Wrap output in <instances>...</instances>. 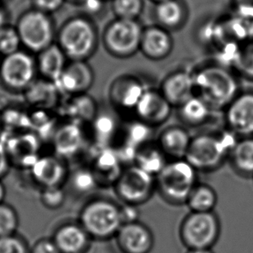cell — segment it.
I'll use <instances>...</instances> for the list:
<instances>
[{
    "mask_svg": "<svg viewBox=\"0 0 253 253\" xmlns=\"http://www.w3.org/2000/svg\"><path fill=\"white\" fill-rule=\"evenodd\" d=\"M173 106L165 99L159 89L147 87L133 113L137 120L156 128L168 121Z\"/></svg>",
    "mask_w": 253,
    "mask_h": 253,
    "instance_id": "cell-16",
    "label": "cell"
},
{
    "mask_svg": "<svg viewBox=\"0 0 253 253\" xmlns=\"http://www.w3.org/2000/svg\"><path fill=\"white\" fill-rule=\"evenodd\" d=\"M0 253H31V247L23 237L14 234L0 239Z\"/></svg>",
    "mask_w": 253,
    "mask_h": 253,
    "instance_id": "cell-38",
    "label": "cell"
},
{
    "mask_svg": "<svg viewBox=\"0 0 253 253\" xmlns=\"http://www.w3.org/2000/svg\"><path fill=\"white\" fill-rule=\"evenodd\" d=\"M147 86L137 76L123 75L111 83L109 99L117 112H132Z\"/></svg>",
    "mask_w": 253,
    "mask_h": 253,
    "instance_id": "cell-14",
    "label": "cell"
},
{
    "mask_svg": "<svg viewBox=\"0 0 253 253\" xmlns=\"http://www.w3.org/2000/svg\"><path fill=\"white\" fill-rule=\"evenodd\" d=\"M213 110L200 96H192L177 107L179 120L186 126H201L209 121Z\"/></svg>",
    "mask_w": 253,
    "mask_h": 253,
    "instance_id": "cell-28",
    "label": "cell"
},
{
    "mask_svg": "<svg viewBox=\"0 0 253 253\" xmlns=\"http://www.w3.org/2000/svg\"><path fill=\"white\" fill-rule=\"evenodd\" d=\"M114 239L121 253H151L154 248V234L140 220L122 225Z\"/></svg>",
    "mask_w": 253,
    "mask_h": 253,
    "instance_id": "cell-17",
    "label": "cell"
},
{
    "mask_svg": "<svg viewBox=\"0 0 253 253\" xmlns=\"http://www.w3.org/2000/svg\"><path fill=\"white\" fill-rule=\"evenodd\" d=\"M186 253H214L212 249H192L187 250Z\"/></svg>",
    "mask_w": 253,
    "mask_h": 253,
    "instance_id": "cell-48",
    "label": "cell"
},
{
    "mask_svg": "<svg viewBox=\"0 0 253 253\" xmlns=\"http://www.w3.org/2000/svg\"><path fill=\"white\" fill-rule=\"evenodd\" d=\"M191 140L186 127L171 126L162 130L156 142L169 160H177L185 159Z\"/></svg>",
    "mask_w": 253,
    "mask_h": 253,
    "instance_id": "cell-24",
    "label": "cell"
},
{
    "mask_svg": "<svg viewBox=\"0 0 253 253\" xmlns=\"http://www.w3.org/2000/svg\"><path fill=\"white\" fill-rule=\"evenodd\" d=\"M84 10L89 14L95 15L99 13L102 9V1L101 0H84L82 2Z\"/></svg>",
    "mask_w": 253,
    "mask_h": 253,
    "instance_id": "cell-44",
    "label": "cell"
},
{
    "mask_svg": "<svg viewBox=\"0 0 253 253\" xmlns=\"http://www.w3.org/2000/svg\"><path fill=\"white\" fill-rule=\"evenodd\" d=\"M29 170L32 180L41 189L64 187L70 172L68 162L54 153L42 154Z\"/></svg>",
    "mask_w": 253,
    "mask_h": 253,
    "instance_id": "cell-13",
    "label": "cell"
},
{
    "mask_svg": "<svg viewBox=\"0 0 253 253\" xmlns=\"http://www.w3.org/2000/svg\"><path fill=\"white\" fill-rule=\"evenodd\" d=\"M169 161V158L155 141L141 148L137 152L133 165L157 177Z\"/></svg>",
    "mask_w": 253,
    "mask_h": 253,
    "instance_id": "cell-30",
    "label": "cell"
},
{
    "mask_svg": "<svg viewBox=\"0 0 253 253\" xmlns=\"http://www.w3.org/2000/svg\"><path fill=\"white\" fill-rule=\"evenodd\" d=\"M64 1L65 0H31L34 9L48 15L60 10Z\"/></svg>",
    "mask_w": 253,
    "mask_h": 253,
    "instance_id": "cell-42",
    "label": "cell"
},
{
    "mask_svg": "<svg viewBox=\"0 0 253 253\" xmlns=\"http://www.w3.org/2000/svg\"><path fill=\"white\" fill-rule=\"evenodd\" d=\"M61 106L65 120L88 126L99 112V106L92 97L86 93L68 96Z\"/></svg>",
    "mask_w": 253,
    "mask_h": 253,
    "instance_id": "cell-25",
    "label": "cell"
},
{
    "mask_svg": "<svg viewBox=\"0 0 253 253\" xmlns=\"http://www.w3.org/2000/svg\"><path fill=\"white\" fill-rule=\"evenodd\" d=\"M195 94L213 111L225 110L240 93V84L229 69L219 64L204 66L193 73Z\"/></svg>",
    "mask_w": 253,
    "mask_h": 253,
    "instance_id": "cell-1",
    "label": "cell"
},
{
    "mask_svg": "<svg viewBox=\"0 0 253 253\" xmlns=\"http://www.w3.org/2000/svg\"><path fill=\"white\" fill-rule=\"evenodd\" d=\"M143 31L137 20L117 18L104 31V48L115 58H130L139 51Z\"/></svg>",
    "mask_w": 253,
    "mask_h": 253,
    "instance_id": "cell-8",
    "label": "cell"
},
{
    "mask_svg": "<svg viewBox=\"0 0 253 253\" xmlns=\"http://www.w3.org/2000/svg\"><path fill=\"white\" fill-rule=\"evenodd\" d=\"M115 112L99 109L95 118L89 124L93 151L113 147L115 144L122 126Z\"/></svg>",
    "mask_w": 253,
    "mask_h": 253,
    "instance_id": "cell-21",
    "label": "cell"
},
{
    "mask_svg": "<svg viewBox=\"0 0 253 253\" xmlns=\"http://www.w3.org/2000/svg\"><path fill=\"white\" fill-rule=\"evenodd\" d=\"M120 215L123 225L128 223L137 222L139 221L140 211L137 206L123 203V205H120Z\"/></svg>",
    "mask_w": 253,
    "mask_h": 253,
    "instance_id": "cell-43",
    "label": "cell"
},
{
    "mask_svg": "<svg viewBox=\"0 0 253 253\" xmlns=\"http://www.w3.org/2000/svg\"><path fill=\"white\" fill-rule=\"evenodd\" d=\"M19 216L12 206L3 202L0 204V239L17 234Z\"/></svg>",
    "mask_w": 253,
    "mask_h": 253,
    "instance_id": "cell-34",
    "label": "cell"
},
{
    "mask_svg": "<svg viewBox=\"0 0 253 253\" xmlns=\"http://www.w3.org/2000/svg\"><path fill=\"white\" fill-rule=\"evenodd\" d=\"M31 253H61L51 237L41 238L31 247Z\"/></svg>",
    "mask_w": 253,
    "mask_h": 253,
    "instance_id": "cell-41",
    "label": "cell"
},
{
    "mask_svg": "<svg viewBox=\"0 0 253 253\" xmlns=\"http://www.w3.org/2000/svg\"><path fill=\"white\" fill-rule=\"evenodd\" d=\"M68 62L69 60L65 54L55 42L38 54V75H40L42 79L55 83L62 76Z\"/></svg>",
    "mask_w": 253,
    "mask_h": 253,
    "instance_id": "cell-27",
    "label": "cell"
},
{
    "mask_svg": "<svg viewBox=\"0 0 253 253\" xmlns=\"http://www.w3.org/2000/svg\"><path fill=\"white\" fill-rule=\"evenodd\" d=\"M10 167L11 166L7 158L6 153L4 151L3 145L0 143V179L6 174Z\"/></svg>",
    "mask_w": 253,
    "mask_h": 253,
    "instance_id": "cell-45",
    "label": "cell"
},
{
    "mask_svg": "<svg viewBox=\"0 0 253 253\" xmlns=\"http://www.w3.org/2000/svg\"><path fill=\"white\" fill-rule=\"evenodd\" d=\"M239 71L249 79H253V43L247 45L239 53L237 60Z\"/></svg>",
    "mask_w": 253,
    "mask_h": 253,
    "instance_id": "cell-39",
    "label": "cell"
},
{
    "mask_svg": "<svg viewBox=\"0 0 253 253\" xmlns=\"http://www.w3.org/2000/svg\"><path fill=\"white\" fill-rule=\"evenodd\" d=\"M10 166L30 169L41 157L42 140L31 130L3 131L0 137Z\"/></svg>",
    "mask_w": 253,
    "mask_h": 253,
    "instance_id": "cell-11",
    "label": "cell"
},
{
    "mask_svg": "<svg viewBox=\"0 0 253 253\" xmlns=\"http://www.w3.org/2000/svg\"><path fill=\"white\" fill-rule=\"evenodd\" d=\"M156 2H158V3H160V2H163V1H165V0H154Z\"/></svg>",
    "mask_w": 253,
    "mask_h": 253,
    "instance_id": "cell-50",
    "label": "cell"
},
{
    "mask_svg": "<svg viewBox=\"0 0 253 253\" xmlns=\"http://www.w3.org/2000/svg\"><path fill=\"white\" fill-rule=\"evenodd\" d=\"M3 126H2V122H1V118H0V137H1V136H2V133H3Z\"/></svg>",
    "mask_w": 253,
    "mask_h": 253,
    "instance_id": "cell-49",
    "label": "cell"
},
{
    "mask_svg": "<svg viewBox=\"0 0 253 253\" xmlns=\"http://www.w3.org/2000/svg\"><path fill=\"white\" fill-rule=\"evenodd\" d=\"M51 238L61 253H88L93 241L78 220L60 224Z\"/></svg>",
    "mask_w": 253,
    "mask_h": 253,
    "instance_id": "cell-19",
    "label": "cell"
},
{
    "mask_svg": "<svg viewBox=\"0 0 253 253\" xmlns=\"http://www.w3.org/2000/svg\"><path fill=\"white\" fill-rule=\"evenodd\" d=\"M55 43L69 61H87L95 54L99 37L92 22L83 17L67 21L56 33Z\"/></svg>",
    "mask_w": 253,
    "mask_h": 253,
    "instance_id": "cell-5",
    "label": "cell"
},
{
    "mask_svg": "<svg viewBox=\"0 0 253 253\" xmlns=\"http://www.w3.org/2000/svg\"><path fill=\"white\" fill-rule=\"evenodd\" d=\"M198 171L186 159L169 160L157 175V192L172 206L186 205L189 195L198 184Z\"/></svg>",
    "mask_w": 253,
    "mask_h": 253,
    "instance_id": "cell-3",
    "label": "cell"
},
{
    "mask_svg": "<svg viewBox=\"0 0 253 253\" xmlns=\"http://www.w3.org/2000/svg\"><path fill=\"white\" fill-rule=\"evenodd\" d=\"M66 196L64 187H49L42 188L40 201L46 209L57 210L65 203Z\"/></svg>",
    "mask_w": 253,
    "mask_h": 253,
    "instance_id": "cell-37",
    "label": "cell"
},
{
    "mask_svg": "<svg viewBox=\"0 0 253 253\" xmlns=\"http://www.w3.org/2000/svg\"><path fill=\"white\" fill-rule=\"evenodd\" d=\"M94 83V72L87 61H69L60 79L55 83L61 94L86 93Z\"/></svg>",
    "mask_w": 253,
    "mask_h": 253,
    "instance_id": "cell-18",
    "label": "cell"
},
{
    "mask_svg": "<svg viewBox=\"0 0 253 253\" xmlns=\"http://www.w3.org/2000/svg\"><path fill=\"white\" fill-rule=\"evenodd\" d=\"M20 37L17 28L8 24L0 30V55H11L22 48Z\"/></svg>",
    "mask_w": 253,
    "mask_h": 253,
    "instance_id": "cell-35",
    "label": "cell"
},
{
    "mask_svg": "<svg viewBox=\"0 0 253 253\" xmlns=\"http://www.w3.org/2000/svg\"><path fill=\"white\" fill-rule=\"evenodd\" d=\"M238 137L229 130L204 132L192 137L185 159L197 171L216 170L229 158Z\"/></svg>",
    "mask_w": 253,
    "mask_h": 253,
    "instance_id": "cell-2",
    "label": "cell"
},
{
    "mask_svg": "<svg viewBox=\"0 0 253 253\" xmlns=\"http://www.w3.org/2000/svg\"><path fill=\"white\" fill-rule=\"evenodd\" d=\"M232 7L244 21H253V0H232Z\"/></svg>",
    "mask_w": 253,
    "mask_h": 253,
    "instance_id": "cell-40",
    "label": "cell"
},
{
    "mask_svg": "<svg viewBox=\"0 0 253 253\" xmlns=\"http://www.w3.org/2000/svg\"><path fill=\"white\" fill-rule=\"evenodd\" d=\"M218 203V195L214 188L206 183L195 186L188 197L186 205L190 212H213Z\"/></svg>",
    "mask_w": 253,
    "mask_h": 253,
    "instance_id": "cell-32",
    "label": "cell"
},
{
    "mask_svg": "<svg viewBox=\"0 0 253 253\" xmlns=\"http://www.w3.org/2000/svg\"><path fill=\"white\" fill-rule=\"evenodd\" d=\"M158 89L173 108H177L195 95L193 73L187 70H176L170 73L163 80Z\"/></svg>",
    "mask_w": 253,
    "mask_h": 253,
    "instance_id": "cell-23",
    "label": "cell"
},
{
    "mask_svg": "<svg viewBox=\"0 0 253 253\" xmlns=\"http://www.w3.org/2000/svg\"><path fill=\"white\" fill-rule=\"evenodd\" d=\"M2 1H3V0H0V5H1V3H2Z\"/></svg>",
    "mask_w": 253,
    "mask_h": 253,
    "instance_id": "cell-52",
    "label": "cell"
},
{
    "mask_svg": "<svg viewBox=\"0 0 253 253\" xmlns=\"http://www.w3.org/2000/svg\"><path fill=\"white\" fill-rule=\"evenodd\" d=\"M67 183L78 195H87L99 188L95 174L90 166H82L70 171Z\"/></svg>",
    "mask_w": 253,
    "mask_h": 253,
    "instance_id": "cell-33",
    "label": "cell"
},
{
    "mask_svg": "<svg viewBox=\"0 0 253 253\" xmlns=\"http://www.w3.org/2000/svg\"><path fill=\"white\" fill-rule=\"evenodd\" d=\"M156 17L159 26L166 30H176L184 23L186 13L177 0H165L158 3L156 8Z\"/></svg>",
    "mask_w": 253,
    "mask_h": 253,
    "instance_id": "cell-31",
    "label": "cell"
},
{
    "mask_svg": "<svg viewBox=\"0 0 253 253\" xmlns=\"http://www.w3.org/2000/svg\"></svg>",
    "mask_w": 253,
    "mask_h": 253,
    "instance_id": "cell-53",
    "label": "cell"
},
{
    "mask_svg": "<svg viewBox=\"0 0 253 253\" xmlns=\"http://www.w3.org/2000/svg\"><path fill=\"white\" fill-rule=\"evenodd\" d=\"M24 92L28 104L34 109L51 111L60 105L61 92L55 83L47 80H36Z\"/></svg>",
    "mask_w": 253,
    "mask_h": 253,
    "instance_id": "cell-26",
    "label": "cell"
},
{
    "mask_svg": "<svg viewBox=\"0 0 253 253\" xmlns=\"http://www.w3.org/2000/svg\"><path fill=\"white\" fill-rule=\"evenodd\" d=\"M77 1H80V2L82 3V2H83V1H84V0H77Z\"/></svg>",
    "mask_w": 253,
    "mask_h": 253,
    "instance_id": "cell-51",
    "label": "cell"
},
{
    "mask_svg": "<svg viewBox=\"0 0 253 253\" xmlns=\"http://www.w3.org/2000/svg\"><path fill=\"white\" fill-rule=\"evenodd\" d=\"M124 204L139 206L149 202L157 192L156 177L135 165L126 166L113 186Z\"/></svg>",
    "mask_w": 253,
    "mask_h": 253,
    "instance_id": "cell-9",
    "label": "cell"
},
{
    "mask_svg": "<svg viewBox=\"0 0 253 253\" xmlns=\"http://www.w3.org/2000/svg\"><path fill=\"white\" fill-rule=\"evenodd\" d=\"M92 152L90 167L95 174L99 187H113L126 167L118 152L113 147L99 149Z\"/></svg>",
    "mask_w": 253,
    "mask_h": 253,
    "instance_id": "cell-20",
    "label": "cell"
},
{
    "mask_svg": "<svg viewBox=\"0 0 253 253\" xmlns=\"http://www.w3.org/2000/svg\"><path fill=\"white\" fill-rule=\"evenodd\" d=\"M8 24L9 23H8V15L6 11L0 5V30Z\"/></svg>",
    "mask_w": 253,
    "mask_h": 253,
    "instance_id": "cell-46",
    "label": "cell"
},
{
    "mask_svg": "<svg viewBox=\"0 0 253 253\" xmlns=\"http://www.w3.org/2000/svg\"><path fill=\"white\" fill-rule=\"evenodd\" d=\"M77 220L93 241L114 239L123 225L120 205L106 198H94L86 202Z\"/></svg>",
    "mask_w": 253,
    "mask_h": 253,
    "instance_id": "cell-4",
    "label": "cell"
},
{
    "mask_svg": "<svg viewBox=\"0 0 253 253\" xmlns=\"http://www.w3.org/2000/svg\"><path fill=\"white\" fill-rule=\"evenodd\" d=\"M15 26L22 46L32 54H39L55 42L56 33L49 15L34 8L21 14Z\"/></svg>",
    "mask_w": 253,
    "mask_h": 253,
    "instance_id": "cell-7",
    "label": "cell"
},
{
    "mask_svg": "<svg viewBox=\"0 0 253 253\" xmlns=\"http://www.w3.org/2000/svg\"><path fill=\"white\" fill-rule=\"evenodd\" d=\"M144 8L143 0H113V9L117 18L137 20Z\"/></svg>",
    "mask_w": 253,
    "mask_h": 253,
    "instance_id": "cell-36",
    "label": "cell"
},
{
    "mask_svg": "<svg viewBox=\"0 0 253 253\" xmlns=\"http://www.w3.org/2000/svg\"><path fill=\"white\" fill-rule=\"evenodd\" d=\"M221 233L219 216L213 212H189L181 220L179 237L187 250L212 249Z\"/></svg>",
    "mask_w": 253,
    "mask_h": 253,
    "instance_id": "cell-6",
    "label": "cell"
},
{
    "mask_svg": "<svg viewBox=\"0 0 253 253\" xmlns=\"http://www.w3.org/2000/svg\"><path fill=\"white\" fill-rule=\"evenodd\" d=\"M227 130L237 137H253V92H240L226 106Z\"/></svg>",
    "mask_w": 253,
    "mask_h": 253,
    "instance_id": "cell-15",
    "label": "cell"
},
{
    "mask_svg": "<svg viewBox=\"0 0 253 253\" xmlns=\"http://www.w3.org/2000/svg\"><path fill=\"white\" fill-rule=\"evenodd\" d=\"M228 160L237 174L245 177H253V137L238 139Z\"/></svg>",
    "mask_w": 253,
    "mask_h": 253,
    "instance_id": "cell-29",
    "label": "cell"
},
{
    "mask_svg": "<svg viewBox=\"0 0 253 253\" xmlns=\"http://www.w3.org/2000/svg\"><path fill=\"white\" fill-rule=\"evenodd\" d=\"M174 48V41L168 30L161 26L144 29L139 51L151 61H162L169 56Z\"/></svg>",
    "mask_w": 253,
    "mask_h": 253,
    "instance_id": "cell-22",
    "label": "cell"
},
{
    "mask_svg": "<svg viewBox=\"0 0 253 253\" xmlns=\"http://www.w3.org/2000/svg\"><path fill=\"white\" fill-rule=\"evenodd\" d=\"M5 196H6V188H5V186L3 185V182L0 180V204L4 202Z\"/></svg>",
    "mask_w": 253,
    "mask_h": 253,
    "instance_id": "cell-47",
    "label": "cell"
},
{
    "mask_svg": "<svg viewBox=\"0 0 253 253\" xmlns=\"http://www.w3.org/2000/svg\"><path fill=\"white\" fill-rule=\"evenodd\" d=\"M37 58L25 49L3 56L0 62V81L14 92H24L38 76Z\"/></svg>",
    "mask_w": 253,
    "mask_h": 253,
    "instance_id": "cell-10",
    "label": "cell"
},
{
    "mask_svg": "<svg viewBox=\"0 0 253 253\" xmlns=\"http://www.w3.org/2000/svg\"><path fill=\"white\" fill-rule=\"evenodd\" d=\"M84 126L68 120L59 124L51 138L54 154L68 162L83 153L88 142Z\"/></svg>",
    "mask_w": 253,
    "mask_h": 253,
    "instance_id": "cell-12",
    "label": "cell"
}]
</instances>
